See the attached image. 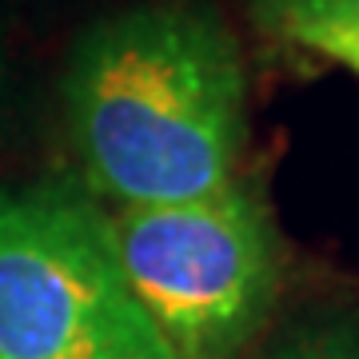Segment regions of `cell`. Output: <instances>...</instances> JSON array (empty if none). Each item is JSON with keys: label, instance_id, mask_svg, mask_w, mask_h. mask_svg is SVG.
Segmentation results:
<instances>
[{"label": "cell", "instance_id": "6da1fadb", "mask_svg": "<svg viewBox=\"0 0 359 359\" xmlns=\"http://www.w3.org/2000/svg\"><path fill=\"white\" fill-rule=\"evenodd\" d=\"M65 124L88 192L176 204L236 184L248 144V76L231 28L196 0L104 16L72 44Z\"/></svg>", "mask_w": 359, "mask_h": 359}, {"label": "cell", "instance_id": "52a82bcc", "mask_svg": "<svg viewBox=\"0 0 359 359\" xmlns=\"http://www.w3.org/2000/svg\"><path fill=\"white\" fill-rule=\"evenodd\" d=\"M4 84H8V68H4V48H0V96H4Z\"/></svg>", "mask_w": 359, "mask_h": 359}, {"label": "cell", "instance_id": "3957f363", "mask_svg": "<svg viewBox=\"0 0 359 359\" xmlns=\"http://www.w3.org/2000/svg\"><path fill=\"white\" fill-rule=\"evenodd\" d=\"M0 359H176L120 276L92 196L0 188Z\"/></svg>", "mask_w": 359, "mask_h": 359}, {"label": "cell", "instance_id": "277c9868", "mask_svg": "<svg viewBox=\"0 0 359 359\" xmlns=\"http://www.w3.org/2000/svg\"><path fill=\"white\" fill-rule=\"evenodd\" d=\"M252 20L299 48V40L335 28H359V0H248Z\"/></svg>", "mask_w": 359, "mask_h": 359}, {"label": "cell", "instance_id": "8992f818", "mask_svg": "<svg viewBox=\"0 0 359 359\" xmlns=\"http://www.w3.org/2000/svg\"><path fill=\"white\" fill-rule=\"evenodd\" d=\"M299 48L316 52L323 60H335L344 65L347 72L359 76V28H335V32H316V36L299 40Z\"/></svg>", "mask_w": 359, "mask_h": 359}, {"label": "cell", "instance_id": "7a4b0ae2", "mask_svg": "<svg viewBox=\"0 0 359 359\" xmlns=\"http://www.w3.org/2000/svg\"><path fill=\"white\" fill-rule=\"evenodd\" d=\"M104 236L176 359H228L276 304L280 244L268 208L240 180L196 200L112 208Z\"/></svg>", "mask_w": 359, "mask_h": 359}, {"label": "cell", "instance_id": "5b68a950", "mask_svg": "<svg viewBox=\"0 0 359 359\" xmlns=\"http://www.w3.org/2000/svg\"><path fill=\"white\" fill-rule=\"evenodd\" d=\"M276 359H359V327H327L287 344Z\"/></svg>", "mask_w": 359, "mask_h": 359}]
</instances>
